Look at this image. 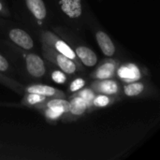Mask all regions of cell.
Segmentation results:
<instances>
[{"label":"cell","mask_w":160,"mask_h":160,"mask_svg":"<svg viewBox=\"0 0 160 160\" xmlns=\"http://www.w3.org/2000/svg\"><path fill=\"white\" fill-rule=\"evenodd\" d=\"M40 38H41V42L49 45L50 47H52L58 52L66 55L67 57H68L72 61H74L75 64L78 66L80 71H82L83 69V67H82V63L80 62V60L78 59L74 50L65 40H63L62 38L57 37L54 33H52L51 31H42L40 33Z\"/></svg>","instance_id":"cell-1"},{"label":"cell","mask_w":160,"mask_h":160,"mask_svg":"<svg viewBox=\"0 0 160 160\" xmlns=\"http://www.w3.org/2000/svg\"><path fill=\"white\" fill-rule=\"evenodd\" d=\"M42 53L48 61L56 65L66 74H69V75L74 74L77 70H79V68L74 61H72L70 58L67 57L66 55L58 52L57 51H55L54 49H52V47H50L49 45L43 42H42Z\"/></svg>","instance_id":"cell-2"},{"label":"cell","mask_w":160,"mask_h":160,"mask_svg":"<svg viewBox=\"0 0 160 160\" xmlns=\"http://www.w3.org/2000/svg\"><path fill=\"white\" fill-rule=\"evenodd\" d=\"M70 107L68 112L63 114L62 120L64 122H71L75 121L82 116H83L86 112H89V106L84 99L78 96H70L69 101Z\"/></svg>","instance_id":"cell-3"},{"label":"cell","mask_w":160,"mask_h":160,"mask_svg":"<svg viewBox=\"0 0 160 160\" xmlns=\"http://www.w3.org/2000/svg\"><path fill=\"white\" fill-rule=\"evenodd\" d=\"M119 67H120V63L118 60L107 59L103 61L102 64H100L98 68L90 74V78L95 80L112 79L116 75Z\"/></svg>","instance_id":"cell-4"},{"label":"cell","mask_w":160,"mask_h":160,"mask_svg":"<svg viewBox=\"0 0 160 160\" xmlns=\"http://www.w3.org/2000/svg\"><path fill=\"white\" fill-rule=\"evenodd\" d=\"M90 88L94 90L96 94H105L117 96L120 94L122 88L119 82L115 80L112 79H104V80H96L94 81Z\"/></svg>","instance_id":"cell-5"},{"label":"cell","mask_w":160,"mask_h":160,"mask_svg":"<svg viewBox=\"0 0 160 160\" xmlns=\"http://www.w3.org/2000/svg\"><path fill=\"white\" fill-rule=\"evenodd\" d=\"M25 67L28 73L34 78H42L46 73L45 63L36 53H24Z\"/></svg>","instance_id":"cell-6"},{"label":"cell","mask_w":160,"mask_h":160,"mask_svg":"<svg viewBox=\"0 0 160 160\" xmlns=\"http://www.w3.org/2000/svg\"><path fill=\"white\" fill-rule=\"evenodd\" d=\"M8 38L13 43L23 50H31L34 47V41L32 38L26 31L22 29L13 28L9 30Z\"/></svg>","instance_id":"cell-7"},{"label":"cell","mask_w":160,"mask_h":160,"mask_svg":"<svg viewBox=\"0 0 160 160\" xmlns=\"http://www.w3.org/2000/svg\"><path fill=\"white\" fill-rule=\"evenodd\" d=\"M24 93H34L44 96L46 98H65L66 95L63 91L45 84H30L24 86Z\"/></svg>","instance_id":"cell-8"},{"label":"cell","mask_w":160,"mask_h":160,"mask_svg":"<svg viewBox=\"0 0 160 160\" xmlns=\"http://www.w3.org/2000/svg\"><path fill=\"white\" fill-rule=\"evenodd\" d=\"M74 52L82 65L91 68L98 64V56L90 48L86 46H77L75 47Z\"/></svg>","instance_id":"cell-9"},{"label":"cell","mask_w":160,"mask_h":160,"mask_svg":"<svg viewBox=\"0 0 160 160\" xmlns=\"http://www.w3.org/2000/svg\"><path fill=\"white\" fill-rule=\"evenodd\" d=\"M62 11L71 19L79 18L82 13V0H59Z\"/></svg>","instance_id":"cell-10"},{"label":"cell","mask_w":160,"mask_h":160,"mask_svg":"<svg viewBox=\"0 0 160 160\" xmlns=\"http://www.w3.org/2000/svg\"><path fill=\"white\" fill-rule=\"evenodd\" d=\"M96 39L98 47L103 54L107 57H112L115 53V45L107 33L103 31H98L96 34Z\"/></svg>","instance_id":"cell-11"},{"label":"cell","mask_w":160,"mask_h":160,"mask_svg":"<svg viewBox=\"0 0 160 160\" xmlns=\"http://www.w3.org/2000/svg\"><path fill=\"white\" fill-rule=\"evenodd\" d=\"M25 4L31 14L38 21L44 20L47 16V8L43 0H25Z\"/></svg>","instance_id":"cell-12"},{"label":"cell","mask_w":160,"mask_h":160,"mask_svg":"<svg viewBox=\"0 0 160 160\" xmlns=\"http://www.w3.org/2000/svg\"><path fill=\"white\" fill-rule=\"evenodd\" d=\"M69 107H70L69 101L66 100L65 98H48V100H46L39 107L38 111L43 109V108H51V109L60 111V112L66 113V112H68Z\"/></svg>","instance_id":"cell-13"},{"label":"cell","mask_w":160,"mask_h":160,"mask_svg":"<svg viewBox=\"0 0 160 160\" xmlns=\"http://www.w3.org/2000/svg\"><path fill=\"white\" fill-rule=\"evenodd\" d=\"M48 98H46L44 96L34 94V93H24V96L22 99L21 104L28 108H34V109L38 110L39 107L46 100H48Z\"/></svg>","instance_id":"cell-14"},{"label":"cell","mask_w":160,"mask_h":160,"mask_svg":"<svg viewBox=\"0 0 160 160\" xmlns=\"http://www.w3.org/2000/svg\"><path fill=\"white\" fill-rule=\"evenodd\" d=\"M118 76L124 80V81H130V82H134L136 81L137 79L139 80L140 79V72H139V69L137 68L136 66L134 65H131V64H128L126 66H123V67H119L118 69H117V73Z\"/></svg>","instance_id":"cell-15"},{"label":"cell","mask_w":160,"mask_h":160,"mask_svg":"<svg viewBox=\"0 0 160 160\" xmlns=\"http://www.w3.org/2000/svg\"><path fill=\"white\" fill-rule=\"evenodd\" d=\"M119 98L117 96H112V95H105V94H96L94 97L92 103H91V112L94 109H101L108 107L117 101Z\"/></svg>","instance_id":"cell-16"},{"label":"cell","mask_w":160,"mask_h":160,"mask_svg":"<svg viewBox=\"0 0 160 160\" xmlns=\"http://www.w3.org/2000/svg\"><path fill=\"white\" fill-rule=\"evenodd\" d=\"M145 88H146V85L144 82L134 81V82L125 84L122 90H123V93L127 97H138L143 94V92L145 91Z\"/></svg>","instance_id":"cell-17"},{"label":"cell","mask_w":160,"mask_h":160,"mask_svg":"<svg viewBox=\"0 0 160 160\" xmlns=\"http://www.w3.org/2000/svg\"><path fill=\"white\" fill-rule=\"evenodd\" d=\"M0 83H2L3 85L7 86L8 88L13 90L18 94H24V86L22 83L3 75L2 72H0Z\"/></svg>","instance_id":"cell-18"},{"label":"cell","mask_w":160,"mask_h":160,"mask_svg":"<svg viewBox=\"0 0 160 160\" xmlns=\"http://www.w3.org/2000/svg\"><path fill=\"white\" fill-rule=\"evenodd\" d=\"M71 96H78V97L82 98V99H84L89 106V112H91V103H92L94 97L96 96V93L94 92V90H92L90 87H86V88L83 87V88L80 89L79 91L73 93Z\"/></svg>","instance_id":"cell-19"},{"label":"cell","mask_w":160,"mask_h":160,"mask_svg":"<svg viewBox=\"0 0 160 160\" xmlns=\"http://www.w3.org/2000/svg\"><path fill=\"white\" fill-rule=\"evenodd\" d=\"M39 111L43 112L46 120L48 122H50V123L57 122L58 120L62 119L63 114H64V112H62L60 111H56V110L51 109V108H43V109L39 110Z\"/></svg>","instance_id":"cell-20"},{"label":"cell","mask_w":160,"mask_h":160,"mask_svg":"<svg viewBox=\"0 0 160 160\" xmlns=\"http://www.w3.org/2000/svg\"><path fill=\"white\" fill-rule=\"evenodd\" d=\"M85 84H86V82H85L84 79H82V78H76L75 80H73V81L70 82L68 91L69 93L73 94V93L79 91L80 89L83 88V87L85 86Z\"/></svg>","instance_id":"cell-21"},{"label":"cell","mask_w":160,"mask_h":160,"mask_svg":"<svg viewBox=\"0 0 160 160\" xmlns=\"http://www.w3.org/2000/svg\"><path fill=\"white\" fill-rule=\"evenodd\" d=\"M52 79L53 82H57V83H64L67 81V76L66 73L60 70H54L52 73Z\"/></svg>","instance_id":"cell-22"},{"label":"cell","mask_w":160,"mask_h":160,"mask_svg":"<svg viewBox=\"0 0 160 160\" xmlns=\"http://www.w3.org/2000/svg\"><path fill=\"white\" fill-rule=\"evenodd\" d=\"M9 69V64L8 62V60L2 55L0 54V72H7Z\"/></svg>","instance_id":"cell-23"},{"label":"cell","mask_w":160,"mask_h":160,"mask_svg":"<svg viewBox=\"0 0 160 160\" xmlns=\"http://www.w3.org/2000/svg\"><path fill=\"white\" fill-rule=\"evenodd\" d=\"M0 14H3V15H8V9H7L5 4L2 1H0Z\"/></svg>","instance_id":"cell-24"},{"label":"cell","mask_w":160,"mask_h":160,"mask_svg":"<svg viewBox=\"0 0 160 160\" xmlns=\"http://www.w3.org/2000/svg\"><path fill=\"white\" fill-rule=\"evenodd\" d=\"M0 106H15V107H17V106H19V105H16V104H13V103H3V102H0Z\"/></svg>","instance_id":"cell-25"},{"label":"cell","mask_w":160,"mask_h":160,"mask_svg":"<svg viewBox=\"0 0 160 160\" xmlns=\"http://www.w3.org/2000/svg\"><path fill=\"white\" fill-rule=\"evenodd\" d=\"M3 147H4V145H2V144L0 143V148H3Z\"/></svg>","instance_id":"cell-26"}]
</instances>
